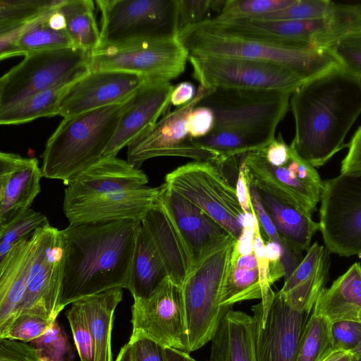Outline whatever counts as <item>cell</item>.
<instances>
[{"instance_id":"obj_57","label":"cell","mask_w":361,"mask_h":361,"mask_svg":"<svg viewBox=\"0 0 361 361\" xmlns=\"http://www.w3.org/2000/svg\"><path fill=\"white\" fill-rule=\"evenodd\" d=\"M166 361H197L188 353L173 348H165Z\"/></svg>"},{"instance_id":"obj_48","label":"cell","mask_w":361,"mask_h":361,"mask_svg":"<svg viewBox=\"0 0 361 361\" xmlns=\"http://www.w3.org/2000/svg\"><path fill=\"white\" fill-rule=\"evenodd\" d=\"M35 347L42 353L54 361H62L67 351V339L61 329L54 322L46 332L32 341Z\"/></svg>"},{"instance_id":"obj_46","label":"cell","mask_w":361,"mask_h":361,"mask_svg":"<svg viewBox=\"0 0 361 361\" xmlns=\"http://www.w3.org/2000/svg\"><path fill=\"white\" fill-rule=\"evenodd\" d=\"M213 0H176L178 34L183 29L208 20Z\"/></svg>"},{"instance_id":"obj_39","label":"cell","mask_w":361,"mask_h":361,"mask_svg":"<svg viewBox=\"0 0 361 361\" xmlns=\"http://www.w3.org/2000/svg\"><path fill=\"white\" fill-rule=\"evenodd\" d=\"M49 224L44 214L30 208L8 224L0 227V261L18 242L31 235L37 228Z\"/></svg>"},{"instance_id":"obj_29","label":"cell","mask_w":361,"mask_h":361,"mask_svg":"<svg viewBox=\"0 0 361 361\" xmlns=\"http://www.w3.org/2000/svg\"><path fill=\"white\" fill-rule=\"evenodd\" d=\"M312 312L331 323H361V264H353L318 296Z\"/></svg>"},{"instance_id":"obj_26","label":"cell","mask_w":361,"mask_h":361,"mask_svg":"<svg viewBox=\"0 0 361 361\" xmlns=\"http://www.w3.org/2000/svg\"><path fill=\"white\" fill-rule=\"evenodd\" d=\"M262 298L253 221L244 226L240 237L235 242L219 303L222 307H232L237 302Z\"/></svg>"},{"instance_id":"obj_25","label":"cell","mask_w":361,"mask_h":361,"mask_svg":"<svg viewBox=\"0 0 361 361\" xmlns=\"http://www.w3.org/2000/svg\"><path fill=\"white\" fill-rule=\"evenodd\" d=\"M141 223L149 233L168 276L181 286L192 269L193 257L171 214L159 198Z\"/></svg>"},{"instance_id":"obj_49","label":"cell","mask_w":361,"mask_h":361,"mask_svg":"<svg viewBox=\"0 0 361 361\" xmlns=\"http://www.w3.org/2000/svg\"><path fill=\"white\" fill-rule=\"evenodd\" d=\"M0 361H54L44 355L33 345L18 341L0 339Z\"/></svg>"},{"instance_id":"obj_38","label":"cell","mask_w":361,"mask_h":361,"mask_svg":"<svg viewBox=\"0 0 361 361\" xmlns=\"http://www.w3.org/2000/svg\"><path fill=\"white\" fill-rule=\"evenodd\" d=\"M331 324L312 312L300 336L296 361H323L332 353Z\"/></svg>"},{"instance_id":"obj_31","label":"cell","mask_w":361,"mask_h":361,"mask_svg":"<svg viewBox=\"0 0 361 361\" xmlns=\"http://www.w3.org/2000/svg\"><path fill=\"white\" fill-rule=\"evenodd\" d=\"M51 12L18 30L1 35L0 59L74 46L65 30H57L49 25L47 18Z\"/></svg>"},{"instance_id":"obj_30","label":"cell","mask_w":361,"mask_h":361,"mask_svg":"<svg viewBox=\"0 0 361 361\" xmlns=\"http://www.w3.org/2000/svg\"><path fill=\"white\" fill-rule=\"evenodd\" d=\"M212 361H256L252 316L229 310L212 340Z\"/></svg>"},{"instance_id":"obj_42","label":"cell","mask_w":361,"mask_h":361,"mask_svg":"<svg viewBox=\"0 0 361 361\" xmlns=\"http://www.w3.org/2000/svg\"><path fill=\"white\" fill-rule=\"evenodd\" d=\"M336 6V3L329 0H295L290 6L258 18L271 20L313 19L330 14Z\"/></svg>"},{"instance_id":"obj_34","label":"cell","mask_w":361,"mask_h":361,"mask_svg":"<svg viewBox=\"0 0 361 361\" xmlns=\"http://www.w3.org/2000/svg\"><path fill=\"white\" fill-rule=\"evenodd\" d=\"M275 132L274 130L224 129L212 130L195 141L214 152L218 157L214 162L222 168L225 161L231 158L266 147L275 138Z\"/></svg>"},{"instance_id":"obj_7","label":"cell","mask_w":361,"mask_h":361,"mask_svg":"<svg viewBox=\"0 0 361 361\" xmlns=\"http://www.w3.org/2000/svg\"><path fill=\"white\" fill-rule=\"evenodd\" d=\"M164 183L196 204L238 240L247 216L236 188L212 161H193L167 173Z\"/></svg>"},{"instance_id":"obj_5","label":"cell","mask_w":361,"mask_h":361,"mask_svg":"<svg viewBox=\"0 0 361 361\" xmlns=\"http://www.w3.org/2000/svg\"><path fill=\"white\" fill-rule=\"evenodd\" d=\"M177 36L189 56L272 61L289 68L305 81L341 66L330 49L276 47L216 33L199 25L183 29Z\"/></svg>"},{"instance_id":"obj_28","label":"cell","mask_w":361,"mask_h":361,"mask_svg":"<svg viewBox=\"0 0 361 361\" xmlns=\"http://www.w3.org/2000/svg\"><path fill=\"white\" fill-rule=\"evenodd\" d=\"M32 234L18 242L0 261V339L13 322L23 300L32 256Z\"/></svg>"},{"instance_id":"obj_20","label":"cell","mask_w":361,"mask_h":361,"mask_svg":"<svg viewBox=\"0 0 361 361\" xmlns=\"http://www.w3.org/2000/svg\"><path fill=\"white\" fill-rule=\"evenodd\" d=\"M173 87L170 82H148L140 87L123 112L103 157L116 156L136 137L154 126L166 114Z\"/></svg>"},{"instance_id":"obj_14","label":"cell","mask_w":361,"mask_h":361,"mask_svg":"<svg viewBox=\"0 0 361 361\" xmlns=\"http://www.w3.org/2000/svg\"><path fill=\"white\" fill-rule=\"evenodd\" d=\"M319 231L330 253L349 257L361 253V176L324 180Z\"/></svg>"},{"instance_id":"obj_8","label":"cell","mask_w":361,"mask_h":361,"mask_svg":"<svg viewBox=\"0 0 361 361\" xmlns=\"http://www.w3.org/2000/svg\"><path fill=\"white\" fill-rule=\"evenodd\" d=\"M95 3L101 12L99 47L178 35L176 0H97Z\"/></svg>"},{"instance_id":"obj_60","label":"cell","mask_w":361,"mask_h":361,"mask_svg":"<svg viewBox=\"0 0 361 361\" xmlns=\"http://www.w3.org/2000/svg\"><path fill=\"white\" fill-rule=\"evenodd\" d=\"M352 361H361V355L352 353Z\"/></svg>"},{"instance_id":"obj_24","label":"cell","mask_w":361,"mask_h":361,"mask_svg":"<svg viewBox=\"0 0 361 361\" xmlns=\"http://www.w3.org/2000/svg\"><path fill=\"white\" fill-rule=\"evenodd\" d=\"M159 200L171 214L194 263L212 246L231 235L222 226L178 192L163 183Z\"/></svg>"},{"instance_id":"obj_56","label":"cell","mask_w":361,"mask_h":361,"mask_svg":"<svg viewBox=\"0 0 361 361\" xmlns=\"http://www.w3.org/2000/svg\"><path fill=\"white\" fill-rule=\"evenodd\" d=\"M236 192L239 202L245 214H251V200L244 169L240 163L238 166Z\"/></svg>"},{"instance_id":"obj_61","label":"cell","mask_w":361,"mask_h":361,"mask_svg":"<svg viewBox=\"0 0 361 361\" xmlns=\"http://www.w3.org/2000/svg\"><path fill=\"white\" fill-rule=\"evenodd\" d=\"M353 354L361 355V343L357 346V348L354 350L352 353Z\"/></svg>"},{"instance_id":"obj_45","label":"cell","mask_w":361,"mask_h":361,"mask_svg":"<svg viewBox=\"0 0 361 361\" xmlns=\"http://www.w3.org/2000/svg\"><path fill=\"white\" fill-rule=\"evenodd\" d=\"M52 323L37 315L23 314L15 319L1 339L32 342L44 334Z\"/></svg>"},{"instance_id":"obj_51","label":"cell","mask_w":361,"mask_h":361,"mask_svg":"<svg viewBox=\"0 0 361 361\" xmlns=\"http://www.w3.org/2000/svg\"><path fill=\"white\" fill-rule=\"evenodd\" d=\"M348 147V152L341 161L340 174L361 176V126L354 133Z\"/></svg>"},{"instance_id":"obj_53","label":"cell","mask_w":361,"mask_h":361,"mask_svg":"<svg viewBox=\"0 0 361 361\" xmlns=\"http://www.w3.org/2000/svg\"><path fill=\"white\" fill-rule=\"evenodd\" d=\"M247 186L252 206L256 213L259 226L262 227V231L261 230L262 232L263 231L264 234L267 237V239L279 243L283 247L284 253L283 244L271 221L265 212L255 188L252 185L248 183Z\"/></svg>"},{"instance_id":"obj_11","label":"cell","mask_w":361,"mask_h":361,"mask_svg":"<svg viewBox=\"0 0 361 361\" xmlns=\"http://www.w3.org/2000/svg\"><path fill=\"white\" fill-rule=\"evenodd\" d=\"M32 236L26 290L13 322L23 314H30L54 322L62 311L64 245L61 230L49 224L37 228Z\"/></svg>"},{"instance_id":"obj_23","label":"cell","mask_w":361,"mask_h":361,"mask_svg":"<svg viewBox=\"0 0 361 361\" xmlns=\"http://www.w3.org/2000/svg\"><path fill=\"white\" fill-rule=\"evenodd\" d=\"M255 190L283 244L286 279L302 259V253L310 247L312 237L319 231V224L289 203L261 189Z\"/></svg>"},{"instance_id":"obj_22","label":"cell","mask_w":361,"mask_h":361,"mask_svg":"<svg viewBox=\"0 0 361 361\" xmlns=\"http://www.w3.org/2000/svg\"><path fill=\"white\" fill-rule=\"evenodd\" d=\"M159 191V187L146 185L63 207V211L69 224L123 219L142 221L157 203Z\"/></svg>"},{"instance_id":"obj_54","label":"cell","mask_w":361,"mask_h":361,"mask_svg":"<svg viewBox=\"0 0 361 361\" xmlns=\"http://www.w3.org/2000/svg\"><path fill=\"white\" fill-rule=\"evenodd\" d=\"M264 243L269 259L271 281L274 284L286 276L283 263V250L279 243L271 240H264Z\"/></svg>"},{"instance_id":"obj_62","label":"cell","mask_w":361,"mask_h":361,"mask_svg":"<svg viewBox=\"0 0 361 361\" xmlns=\"http://www.w3.org/2000/svg\"><path fill=\"white\" fill-rule=\"evenodd\" d=\"M358 257L361 258V253L360 254V255Z\"/></svg>"},{"instance_id":"obj_2","label":"cell","mask_w":361,"mask_h":361,"mask_svg":"<svg viewBox=\"0 0 361 361\" xmlns=\"http://www.w3.org/2000/svg\"><path fill=\"white\" fill-rule=\"evenodd\" d=\"M141 221L69 224L61 230L64 269L62 310L87 296L127 288Z\"/></svg>"},{"instance_id":"obj_58","label":"cell","mask_w":361,"mask_h":361,"mask_svg":"<svg viewBox=\"0 0 361 361\" xmlns=\"http://www.w3.org/2000/svg\"><path fill=\"white\" fill-rule=\"evenodd\" d=\"M323 361H352V353L344 351H334Z\"/></svg>"},{"instance_id":"obj_3","label":"cell","mask_w":361,"mask_h":361,"mask_svg":"<svg viewBox=\"0 0 361 361\" xmlns=\"http://www.w3.org/2000/svg\"><path fill=\"white\" fill-rule=\"evenodd\" d=\"M131 97L120 104L63 118L45 145L42 176L67 185L99 161Z\"/></svg>"},{"instance_id":"obj_52","label":"cell","mask_w":361,"mask_h":361,"mask_svg":"<svg viewBox=\"0 0 361 361\" xmlns=\"http://www.w3.org/2000/svg\"><path fill=\"white\" fill-rule=\"evenodd\" d=\"M128 343L133 361H166L165 348L149 339L140 338Z\"/></svg>"},{"instance_id":"obj_35","label":"cell","mask_w":361,"mask_h":361,"mask_svg":"<svg viewBox=\"0 0 361 361\" xmlns=\"http://www.w3.org/2000/svg\"><path fill=\"white\" fill-rule=\"evenodd\" d=\"M59 9L65 18V30L74 46L90 51L99 47L100 30L93 1L63 0Z\"/></svg>"},{"instance_id":"obj_10","label":"cell","mask_w":361,"mask_h":361,"mask_svg":"<svg viewBox=\"0 0 361 361\" xmlns=\"http://www.w3.org/2000/svg\"><path fill=\"white\" fill-rule=\"evenodd\" d=\"M189 54L178 36L149 39L92 51L91 70L139 75L149 82H170L185 69Z\"/></svg>"},{"instance_id":"obj_1","label":"cell","mask_w":361,"mask_h":361,"mask_svg":"<svg viewBox=\"0 0 361 361\" xmlns=\"http://www.w3.org/2000/svg\"><path fill=\"white\" fill-rule=\"evenodd\" d=\"M295 121L290 146L315 168L348 147L345 137L361 114V79L341 66L305 81L291 94Z\"/></svg>"},{"instance_id":"obj_13","label":"cell","mask_w":361,"mask_h":361,"mask_svg":"<svg viewBox=\"0 0 361 361\" xmlns=\"http://www.w3.org/2000/svg\"><path fill=\"white\" fill-rule=\"evenodd\" d=\"M193 77L204 88H237L291 92L305 80L272 61L225 56H189Z\"/></svg>"},{"instance_id":"obj_19","label":"cell","mask_w":361,"mask_h":361,"mask_svg":"<svg viewBox=\"0 0 361 361\" xmlns=\"http://www.w3.org/2000/svg\"><path fill=\"white\" fill-rule=\"evenodd\" d=\"M148 177L127 160L103 157L71 181L64 190L63 207L147 185Z\"/></svg>"},{"instance_id":"obj_41","label":"cell","mask_w":361,"mask_h":361,"mask_svg":"<svg viewBox=\"0 0 361 361\" xmlns=\"http://www.w3.org/2000/svg\"><path fill=\"white\" fill-rule=\"evenodd\" d=\"M80 361H94V345L80 300L66 312Z\"/></svg>"},{"instance_id":"obj_16","label":"cell","mask_w":361,"mask_h":361,"mask_svg":"<svg viewBox=\"0 0 361 361\" xmlns=\"http://www.w3.org/2000/svg\"><path fill=\"white\" fill-rule=\"evenodd\" d=\"M206 88L199 85L193 100L166 112L157 123L127 146V161L140 169L145 161L159 157H180L193 161H215L217 154L197 145L188 133L187 119L204 97Z\"/></svg>"},{"instance_id":"obj_15","label":"cell","mask_w":361,"mask_h":361,"mask_svg":"<svg viewBox=\"0 0 361 361\" xmlns=\"http://www.w3.org/2000/svg\"><path fill=\"white\" fill-rule=\"evenodd\" d=\"M128 343L149 339L164 348L188 353L186 317L180 286L164 278L146 298H135Z\"/></svg>"},{"instance_id":"obj_6","label":"cell","mask_w":361,"mask_h":361,"mask_svg":"<svg viewBox=\"0 0 361 361\" xmlns=\"http://www.w3.org/2000/svg\"><path fill=\"white\" fill-rule=\"evenodd\" d=\"M92 51L75 46L30 54L0 78V110L72 84L91 71Z\"/></svg>"},{"instance_id":"obj_9","label":"cell","mask_w":361,"mask_h":361,"mask_svg":"<svg viewBox=\"0 0 361 361\" xmlns=\"http://www.w3.org/2000/svg\"><path fill=\"white\" fill-rule=\"evenodd\" d=\"M242 156L248 183L312 216L321 200L324 181L316 168L293 147L289 159L279 166L269 163L262 149Z\"/></svg>"},{"instance_id":"obj_21","label":"cell","mask_w":361,"mask_h":361,"mask_svg":"<svg viewBox=\"0 0 361 361\" xmlns=\"http://www.w3.org/2000/svg\"><path fill=\"white\" fill-rule=\"evenodd\" d=\"M42 177L37 159L0 153V227L30 208L40 192Z\"/></svg>"},{"instance_id":"obj_36","label":"cell","mask_w":361,"mask_h":361,"mask_svg":"<svg viewBox=\"0 0 361 361\" xmlns=\"http://www.w3.org/2000/svg\"><path fill=\"white\" fill-rule=\"evenodd\" d=\"M71 85H61L37 93L1 109L0 124L18 125L41 117L59 115L61 99Z\"/></svg>"},{"instance_id":"obj_59","label":"cell","mask_w":361,"mask_h":361,"mask_svg":"<svg viewBox=\"0 0 361 361\" xmlns=\"http://www.w3.org/2000/svg\"><path fill=\"white\" fill-rule=\"evenodd\" d=\"M115 361H133L131 346L127 343L120 350Z\"/></svg>"},{"instance_id":"obj_17","label":"cell","mask_w":361,"mask_h":361,"mask_svg":"<svg viewBox=\"0 0 361 361\" xmlns=\"http://www.w3.org/2000/svg\"><path fill=\"white\" fill-rule=\"evenodd\" d=\"M256 361H296L305 313L290 307L279 293L264 308L251 307Z\"/></svg>"},{"instance_id":"obj_43","label":"cell","mask_w":361,"mask_h":361,"mask_svg":"<svg viewBox=\"0 0 361 361\" xmlns=\"http://www.w3.org/2000/svg\"><path fill=\"white\" fill-rule=\"evenodd\" d=\"M329 49L342 67L361 79V26L341 37Z\"/></svg>"},{"instance_id":"obj_4","label":"cell","mask_w":361,"mask_h":361,"mask_svg":"<svg viewBox=\"0 0 361 361\" xmlns=\"http://www.w3.org/2000/svg\"><path fill=\"white\" fill-rule=\"evenodd\" d=\"M236 239L221 240L195 262L180 286L188 336V353L211 341L232 307L220 305L223 285Z\"/></svg>"},{"instance_id":"obj_32","label":"cell","mask_w":361,"mask_h":361,"mask_svg":"<svg viewBox=\"0 0 361 361\" xmlns=\"http://www.w3.org/2000/svg\"><path fill=\"white\" fill-rule=\"evenodd\" d=\"M123 288H112L80 299L94 345V361H113L111 334L114 312Z\"/></svg>"},{"instance_id":"obj_27","label":"cell","mask_w":361,"mask_h":361,"mask_svg":"<svg viewBox=\"0 0 361 361\" xmlns=\"http://www.w3.org/2000/svg\"><path fill=\"white\" fill-rule=\"evenodd\" d=\"M330 252L314 243L301 262L285 279L278 292L293 309L308 314L325 288L330 268Z\"/></svg>"},{"instance_id":"obj_33","label":"cell","mask_w":361,"mask_h":361,"mask_svg":"<svg viewBox=\"0 0 361 361\" xmlns=\"http://www.w3.org/2000/svg\"><path fill=\"white\" fill-rule=\"evenodd\" d=\"M166 276L167 272L152 239L141 225L126 289L133 299L146 298Z\"/></svg>"},{"instance_id":"obj_47","label":"cell","mask_w":361,"mask_h":361,"mask_svg":"<svg viewBox=\"0 0 361 361\" xmlns=\"http://www.w3.org/2000/svg\"><path fill=\"white\" fill-rule=\"evenodd\" d=\"M332 352L353 353L361 343V323L341 321L331 324Z\"/></svg>"},{"instance_id":"obj_44","label":"cell","mask_w":361,"mask_h":361,"mask_svg":"<svg viewBox=\"0 0 361 361\" xmlns=\"http://www.w3.org/2000/svg\"><path fill=\"white\" fill-rule=\"evenodd\" d=\"M252 213L254 216V250L256 255L260 275V281L262 289V305L265 307L269 306L275 295V292L271 289L269 273V259L266 251L264 240L262 235L261 228L256 213L251 206Z\"/></svg>"},{"instance_id":"obj_12","label":"cell","mask_w":361,"mask_h":361,"mask_svg":"<svg viewBox=\"0 0 361 361\" xmlns=\"http://www.w3.org/2000/svg\"><path fill=\"white\" fill-rule=\"evenodd\" d=\"M291 92L237 88H206L197 106L214 114L213 130H274L286 115Z\"/></svg>"},{"instance_id":"obj_18","label":"cell","mask_w":361,"mask_h":361,"mask_svg":"<svg viewBox=\"0 0 361 361\" xmlns=\"http://www.w3.org/2000/svg\"><path fill=\"white\" fill-rule=\"evenodd\" d=\"M148 82L126 72L91 70L70 85L61 99L59 115L68 118L124 102Z\"/></svg>"},{"instance_id":"obj_40","label":"cell","mask_w":361,"mask_h":361,"mask_svg":"<svg viewBox=\"0 0 361 361\" xmlns=\"http://www.w3.org/2000/svg\"><path fill=\"white\" fill-rule=\"evenodd\" d=\"M295 0H226L217 21L238 18H258L290 6Z\"/></svg>"},{"instance_id":"obj_55","label":"cell","mask_w":361,"mask_h":361,"mask_svg":"<svg viewBox=\"0 0 361 361\" xmlns=\"http://www.w3.org/2000/svg\"><path fill=\"white\" fill-rule=\"evenodd\" d=\"M196 94L195 87L192 82H181L173 87L170 102L172 105L180 107L193 100Z\"/></svg>"},{"instance_id":"obj_50","label":"cell","mask_w":361,"mask_h":361,"mask_svg":"<svg viewBox=\"0 0 361 361\" xmlns=\"http://www.w3.org/2000/svg\"><path fill=\"white\" fill-rule=\"evenodd\" d=\"M214 123L215 118L213 111L208 107L197 106L188 116V132L194 139L201 138L213 130Z\"/></svg>"},{"instance_id":"obj_37","label":"cell","mask_w":361,"mask_h":361,"mask_svg":"<svg viewBox=\"0 0 361 361\" xmlns=\"http://www.w3.org/2000/svg\"><path fill=\"white\" fill-rule=\"evenodd\" d=\"M63 0H0V35L18 30L57 8Z\"/></svg>"}]
</instances>
